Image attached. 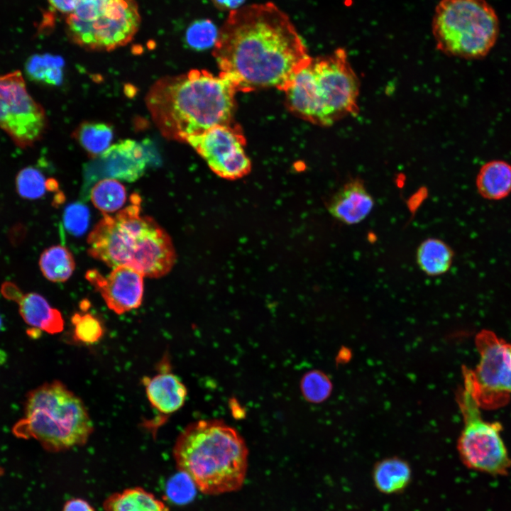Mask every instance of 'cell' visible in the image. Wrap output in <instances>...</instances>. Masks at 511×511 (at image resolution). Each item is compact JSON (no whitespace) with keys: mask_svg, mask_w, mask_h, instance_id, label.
Here are the masks:
<instances>
[{"mask_svg":"<svg viewBox=\"0 0 511 511\" xmlns=\"http://www.w3.org/2000/svg\"><path fill=\"white\" fill-rule=\"evenodd\" d=\"M452 248L439 238H429L423 241L416 252V260L420 270L429 276L446 273L454 260Z\"/></svg>","mask_w":511,"mask_h":511,"instance_id":"obj_21","label":"cell"},{"mask_svg":"<svg viewBox=\"0 0 511 511\" xmlns=\"http://www.w3.org/2000/svg\"><path fill=\"white\" fill-rule=\"evenodd\" d=\"M105 511H169L154 494L135 487L110 495L103 503Z\"/></svg>","mask_w":511,"mask_h":511,"instance_id":"obj_20","label":"cell"},{"mask_svg":"<svg viewBox=\"0 0 511 511\" xmlns=\"http://www.w3.org/2000/svg\"><path fill=\"white\" fill-rule=\"evenodd\" d=\"M72 136L92 158H96L111 146L113 127L104 122L84 121L73 131Z\"/></svg>","mask_w":511,"mask_h":511,"instance_id":"obj_23","label":"cell"},{"mask_svg":"<svg viewBox=\"0 0 511 511\" xmlns=\"http://www.w3.org/2000/svg\"><path fill=\"white\" fill-rule=\"evenodd\" d=\"M358 77L339 48L311 60L293 76L284 89L290 112L312 123L329 126L358 113Z\"/></svg>","mask_w":511,"mask_h":511,"instance_id":"obj_5","label":"cell"},{"mask_svg":"<svg viewBox=\"0 0 511 511\" xmlns=\"http://www.w3.org/2000/svg\"><path fill=\"white\" fill-rule=\"evenodd\" d=\"M47 126L45 111L28 93L22 73L0 75V128L25 148L43 137Z\"/></svg>","mask_w":511,"mask_h":511,"instance_id":"obj_11","label":"cell"},{"mask_svg":"<svg viewBox=\"0 0 511 511\" xmlns=\"http://www.w3.org/2000/svg\"><path fill=\"white\" fill-rule=\"evenodd\" d=\"M219 31L209 19H200L192 23L185 33L187 45L193 50H203L214 46Z\"/></svg>","mask_w":511,"mask_h":511,"instance_id":"obj_28","label":"cell"},{"mask_svg":"<svg viewBox=\"0 0 511 511\" xmlns=\"http://www.w3.org/2000/svg\"><path fill=\"white\" fill-rule=\"evenodd\" d=\"M185 142L205 160L217 176L235 180L247 175L251 163L240 126L233 122L219 124L188 137Z\"/></svg>","mask_w":511,"mask_h":511,"instance_id":"obj_12","label":"cell"},{"mask_svg":"<svg viewBox=\"0 0 511 511\" xmlns=\"http://www.w3.org/2000/svg\"><path fill=\"white\" fill-rule=\"evenodd\" d=\"M93 430L82 400L57 380L44 383L28 392L24 417L12 429L16 436L33 438L50 452L84 444Z\"/></svg>","mask_w":511,"mask_h":511,"instance_id":"obj_6","label":"cell"},{"mask_svg":"<svg viewBox=\"0 0 511 511\" xmlns=\"http://www.w3.org/2000/svg\"><path fill=\"white\" fill-rule=\"evenodd\" d=\"M248 451L241 436L221 420H199L177 438L173 456L180 471L187 474L204 494L239 490L245 480Z\"/></svg>","mask_w":511,"mask_h":511,"instance_id":"obj_4","label":"cell"},{"mask_svg":"<svg viewBox=\"0 0 511 511\" xmlns=\"http://www.w3.org/2000/svg\"><path fill=\"white\" fill-rule=\"evenodd\" d=\"M89 221V209L81 203L70 204L65 210L63 223L66 229L75 236L85 232Z\"/></svg>","mask_w":511,"mask_h":511,"instance_id":"obj_31","label":"cell"},{"mask_svg":"<svg viewBox=\"0 0 511 511\" xmlns=\"http://www.w3.org/2000/svg\"><path fill=\"white\" fill-rule=\"evenodd\" d=\"M149 160L145 148L136 141L127 139L111 145L85 165V192L91 184L104 178L134 182L143 175Z\"/></svg>","mask_w":511,"mask_h":511,"instance_id":"obj_13","label":"cell"},{"mask_svg":"<svg viewBox=\"0 0 511 511\" xmlns=\"http://www.w3.org/2000/svg\"><path fill=\"white\" fill-rule=\"evenodd\" d=\"M236 92L221 75L194 69L158 79L145 101L163 136L185 142L213 126L233 122Z\"/></svg>","mask_w":511,"mask_h":511,"instance_id":"obj_2","label":"cell"},{"mask_svg":"<svg viewBox=\"0 0 511 511\" xmlns=\"http://www.w3.org/2000/svg\"><path fill=\"white\" fill-rule=\"evenodd\" d=\"M372 478L375 488L381 493L397 494L410 483L412 469L409 463L402 458H387L376 463Z\"/></svg>","mask_w":511,"mask_h":511,"instance_id":"obj_18","label":"cell"},{"mask_svg":"<svg viewBox=\"0 0 511 511\" xmlns=\"http://www.w3.org/2000/svg\"><path fill=\"white\" fill-rule=\"evenodd\" d=\"M136 0H78L65 18L74 44L91 51H111L130 43L141 25Z\"/></svg>","mask_w":511,"mask_h":511,"instance_id":"obj_8","label":"cell"},{"mask_svg":"<svg viewBox=\"0 0 511 511\" xmlns=\"http://www.w3.org/2000/svg\"><path fill=\"white\" fill-rule=\"evenodd\" d=\"M164 363L163 370L153 378H144L143 382L153 409L161 414L169 415L183 406L187 390L180 379L170 372L165 360Z\"/></svg>","mask_w":511,"mask_h":511,"instance_id":"obj_16","label":"cell"},{"mask_svg":"<svg viewBox=\"0 0 511 511\" xmlns=\"http://www.w3.org/2000/svg\"><path fill=\"white\" fill-rule=\"evenodd\" d=\"M63 61L60 57L34 55L26 62L27 77L36 82L48 85H59L62 81Z\"/></svg>","mask_w":511,"mask_h":511,"instance_id":"obj_25","label":"cell"},{"mask_svg":"<svg viewBox=\"0 0 511 511\" xmlns=\"http://www.w3.org/2000/svg\"><path fill=\"white\" fill-rule=\"evenodd\" d=\"M213 55L219 75L237 92L272 87L284 91L312 58L288 16L272 2L230 11Z\"/></svg>","mask_w":511,"mask_h":511,"instance_id":"obj_1","label":"cell"},{"mask_svg":"<svg viewBox=\"0 0 511 511\" xmlns=\"http://www.w3.org/2000/svg\"><path fill=\"white\" fill-rule=\"evenodd\" d=\"M23 321L34 329L48 334L60 333L64 329L63 317L47 300L36 292L21 294L16 300Z\"/></svg>","mask_w":511,"mask_h":511,"instance_id":"obj_17","label":"cell"},{"mask_svg":"<svg viewBox=\"0 0 511 511\" xmlns=\"http://www.w3.org/2000/svg\"><path fill=\"white\" fill-rule=\"evenodd\" d=\"M53 9L68 16L75 9L78 0H47Z\"/></svg>","mask_w":511,"mask_h":511,"instance_id":"obj_32","label":"cell"},{"mask_svg":"<svg viewBox=\"0 0 511 511\" xmlns=\"http://www.w3.org/2000/svg\"><path fill=\"white\" fill-rule=\"evenodd\" d=\"M62 511H95L93 507L85 500L72 498L67 500L63 506Z\"/></svg>","mask_w":511,"mask_h":511,"instance_id":"obj_33","label":"cell"},{"mask_svg":"<svg viewBox=\"0 0 511 511\" xmlns=\"http://www.w3.org/2000/svg\"><path fill=\"white\" fill-rule=\"evenodd\" d=\"M197 487L191 478L184 472L172 476L167 484V495L175 503L184 504L191 500Z\"/></svg>","mask_w":511,"mask_h":511,"instance_id":"obj_30","label":"cell"},{"mask_svg":"<svg viewBox=\"0 0 511 511\" xmlns=\"http://www.w3.org/2000/svg\"><path fill=\"white\" fill-rule=\"evenodd\" d=\"M16 188L18 195L23 199H40L48 190V180L37 168L28 166L18 172Z\"/></svg>","mask_w":511,"mask_h":511,"instance_id":"obj_26","label":"cell"},{"mask_svg":"<svg viewBox=\"0 0 511 511\" xmlns=\"http://www.w3.org/2000/svg\"><path fill=\"white\" fill-rule=\"evenodd\" d=\"M1 317H0V327H1Z\"/></svg>","mask_w":511,"mask_h":511,"instance_id":"obj_35","label":"cell"},{"mask_svg":"<svg viewBox=\"0 0 511 511\" xmlns=\"http://www.w3.org/2000/svg\"><path fill=\"white\" fill-rule=\"evenodd\" d=\"M89 196L97 209L103 214H109L123 206L126 199V190L117 180L104 178L94 184Z\"/></svg>","mask_w":511,"mask_h":511,"instance_id":"obj_24","label":"cell"},{"mask_svg":"<svg viewBox=\"0 0 511 511\" xmlns=\"http://www.w3.org/2000/svg\"><path fill=\"white\" fill-rule=\"evenodd\" d=\"M214 6L223 11H231L241 7L245 0H211Z\"/></svg>","mask_w":511,"mask_h":511,"instance_id":"obj_34","label":"cell"},{"mask_svg":"<svg viewBox=\"0 0 511 511\" xmlns=\"http://www.w3.org/2000/svg\"><path fill=\"white\" fill-rule=\"evenodd\" d=\"M143 275L126 265L114 268L107 276L88 270L86 279L97 290L107 307L121 314L140 307L143 296Z\"/></svg>","mask_w":511,"mask_h":511,"instance_id":"obj_14","label":"cell"},{"mask_svg":"<svg viewBox=\"0 0 511 511\" xmlns=\"http://www.w3.org/2000/svg\"><path fill=\"white\" fill-rule=\"evenodd\" d=\"M476 344L479 362L475 370L463 369L464 382L481 407H499L511 394V344L485 329L477 334Z\"/></svg>","mask_w":511,"mask_h":511,"instance_id":"obj_10","label":"cell"},{"mask_svg":"<svg viewBox=\"0 0 511 511\" xmlns=\"http://www.w3.org/2000/svg\"><path fill=\"white\" fill-rule=\"evenodd\" d=\"M432 31L439 50L465 59L487 55L499 35V21L485 0H441Z\"/></svg>","mask_w":511,"mask_h":511,"instance_id":"obj_7","label":"cell"},{"mask_svg":"<svg viewBox=\"0 0 511 511\" xmlns=\"http://www.w3.org/2000/svg\"><path fill=\"white\" fill-rule=\"evenodd\" d=\"M74 325V337L84 344L97 342L103 336L104 329L101 322L94 315L76 313L72 318Z\"/></svg>","mask_w":511,"mask_h":511,"instance_id":"obj_29","label":"cell"},{"mask_svg":"<svg viewBox=\"0 0 511 511\" xmlns=\"http://www.w3.org/2000/svg\"><path fill=\"white\" fill-rule=\"evenodd\" d=\"M115 215L104 214L87 237L88 253L107 265H126L143 276L167 274L176 261L168 233L152 217L141 214V198Z\"/></svg>","mask_w":511,"mask_h":511,"instance_id":"obj_3","label":"cell"},{"mask_svg":"<svg viewBox=\"0 0 511 511\" xmlns=\"http://www.w3.org/2000/svg\"><path fill=\"white\" fill-rule=\"evenodd\" d=\"M374 199L361 180L346 182L332 197L328 211L336 220L347 225L361 223L370 214Z\"/></svg>","mask_w":511,"mask_h":511,"instance_id":"obj_15","label":"cell"},{"mask_svg":"<svg viewBox=\"0 0 511 511\" xmlns=\"http://www.w3.org/2000/svg\"><path fill=\"white\" fill-rule=\"evenodd\" d=\"M478 193L489 200H500L511 192V165L503 160L484 164L476 177Z\"/></svg>","mask_w":511,"mask_h":511,"instance_id":"obj_19","label":"cell"},{"mask_svg":"<svg viewBox=\"0 0 511 511\" xmlns=\"http://www.w3.org/2000/svg\"><path fill=\"white\" fill-rule=\"evenodd\" d=\"M38 264L43 275L53 282H62L68 280L75 268L72 253L62 245H55L45 249L40 254Z\"/></svg>","mask_w":511,"mask_h":511,"instance_id":"obj_22","label":"cell"},{"mask_svg":"<svg viewBox=\"0 0 511 511\" xmlns=\"http://www.w3.org/2000/svg\"><path fill=\"white\" fill-rule=\"evenodd\" d=\"M300 388L302 395L308 402L320 403L329 397L332 384L323 372L313 370L302 377Z\"/></svg>","mask_w":511,"mask_h":511,"instance_id":"obj_27","label":"cell"},{"mask_svg":"<svg viewBox=\"0 0 511 511\" xmlns=\"http://www.w3.org/2000/svg\"><path fill=\"white\" fill-rule=\"evenodd\" d=\"M457 399L464 422L457 444L462 462L474 471L492 476L507 475L511 458L500 436V424L483 419L481 407L466 382Z\"/></svg>","mask_w":511,"mask_h":511,"instance_id":"obj_9","label":"cell"}]
</instances>
